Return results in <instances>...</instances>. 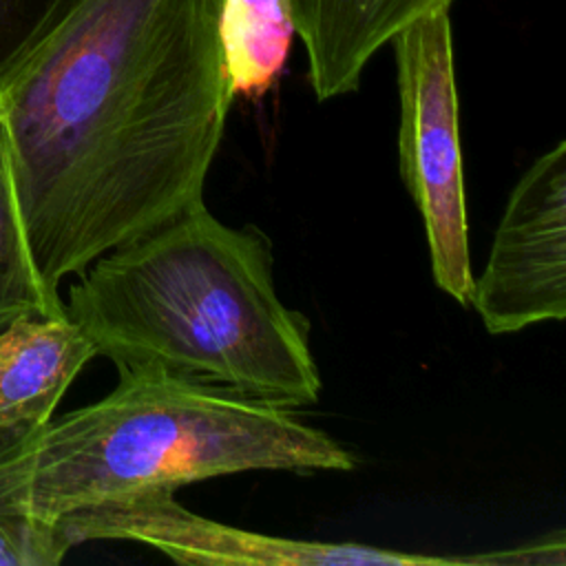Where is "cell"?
Instances as JSON below:
<instances>
[{
  "label": "cell",
  "mask_w": 566,
  "mask_h": 566,
  "mask_svg": "<svg viewBox=\"0 0 566 566\" xmlns=\"http://www.w3.org/2000/svg\"><path fill=\"white\" fill-rule=\"evenodd\" d=\"M226 0H80L0 91L44 285L203 201L232 104Z\"/></svg>",
  "instance_id": "obj_1"
},
{
  "label": "cell",
  "mask_w": 566,
  "mask_h": 566,
  "mask_svg": "<svg viewBox=\"0 0 566 566\" xmlns=\"http://www.w3.org/2000/svg\"><path fill=\"white\" fill-rule=\"evenodd\" d=\"M270 239L203 201L95 259L69 287L66 316L117 369L159 367L285 409L323 380L310 325L274 287Z\"/></svg>",
  "instance_id": "obj_2"
},
{
  "label": "cell",
  "mask_w": 566,
  "mask_h": 566,
  "mask_svg": "<svg viewBox=\"0 0 566 566\" xmlns=\"http://www.w3.org/2000/svg\"><path fill=\"white\" fill-rule=\"evenodd\" d=\"M99 400L0 442V495L57 524L97 506L248 471H352L356 458L292 409L159 367L117 369Z\"/></svg>",
  "instance_id": "obj_3"
},
{
  "label": "cell",
  "mask_w": 566,
  "mask_h": 566,
  "mask_svg": "<svg viewBox=\"0 0 566 566\" xmlns=\"http://www.w3.org/2000/svg\"><path fill=\"white\" fill-rule=\"evenodd\" d=\"M398 69V168L422 217L436 285L469 303L473 270L449 9L391 38Z\"/></svg>",
  "instance_id": "obj_4"
},
{
  "label": "cell",
  "mask_w": 566,
  "mask_h": 566,
  "mask_svg": "<svg viewBox=\"0 0 566 566\" xmlns=\"http://www.w3.org/2000/svg\"><path fill=\"white\" fill-rule=\"evenodd\" d=\"M73 548L95 539H124L155 548L181 564L208 566H444L469 564L442 557L387 551L356 542H316L276 537L208 520L188 511L170 491L146 493L91 509L57 524Z\"/></svg>",
  "instance_id": "obj_5"
},
{
  "label": "cell",
  "mask_w": 566,
  "mask_h": 566,
  "mask_svg": "<svg viewBox=\"0 0 566 566\" xmlns=\"http://www.w3.org/2000/svg\"><path fill=\"white\" fill-rule=\"evenodd\" d=\"M469 301L495 336L566 318V142L513 186Z\"/></svg>",
  "instance_id": "obj_6"
},
{
  "label": "cell",
  "mask_w": 566,
  "mask_h": 566,
  "mask_svg": "<svg viewBox=\"0 0 566 566\" xmlns=\"http://www.w3.org/2000/svg\"><path fill=\"white\" fill-rule=\"evenodd\" d=\"M307 55L318 102L358 88L374 53L418 18L449 9L451 0H285Z\"/></svg>",
  "instance_id": "obj_7"
},
{
  "label": "cell",
  "mask_w": 566,
  "mask_h": 566,
  "mask_svg": "<svg viewBox=\"0 0 566 566\" xmlns=\"http://www.w3.org/2000/svg\"><path fill=\"white\" fill-rule=\"evenodd\" d=\"M66 312L22 316L0 327V438L49 422L77 374L95 358Z\"/></svg>",
  "instance_id": "obj_8"
},
{
  "label": "cell",
  "mask_w": 566,
  "mask_h": 566,
  "mask_svg": "<svg viewBox=\"0 0 566 566\" xmlns=\"http://www.w3.org/2000/svg\"><path fill=\"white\" fill-rule=\"evenodd\" d=\"M219 33L232 97H263L279 80L294 35L285 0H226Z\"/></svg>",
  "instance_id": "obj_9"
},
{
  "label": "cell",
  "mask_w": 566,
  "mask_h": 566,
  "mask_svg": "<svg viewBox=\"0 0 566 566\" xmlns=\"http://www.w3.org/2000/svg\"><path fill=\"white\" fill-rule=\"evenodd\" d=\"M64 314L60 294H53L38 274L22 226L7 133L0 122V327L22 316Z\"/></svg>",
  "instance_id": "obj_10"
},
{
  "label": "cell",
  "mask_w": 566,
  "mask_h": 566,
  "mask_svg": "<svg viewBox=\"0 0 566 566\" xmlns=\"http://www.w3.org/2000/svg\"><path fill=\"white\" fill-rule=\"evenodd\" d=\"M80 0H0V91Z\"/></svg>",
  "instance_id": "obj_11"
},
{
  "label": "cell",
  "mask_w": 566,
  "mask_h": 566,
  "mask_svg": "<svg viewBox=\"0 0 566 566\" xmlns=\"http://www.w3.org/2000/svg\"><path fill=\"white\" fill-rule=\"evenodd\" d=\"M69 551L55 531L13 513L0 495V566H57Z\"/></svg>",
  "instance_id": "obj_12"
},
{
  "label": "cell",
  "mask_w": 566,
  "mask_h": 566,
  "mask_svg": "<svg viewBox=\"0 0 566 566\" xmlns=\"http://www.w3.org/2000/svg\"><path fill=\"white\" fill-rule=\"evenodd\" d=\"M566 539L564 533L557 531L555 535H546L528 546H520L504 553H486V555H469L471 564H557L566 562Z\"/></svg>",
  "instance_id": "obj_13"
}]
</instances>
